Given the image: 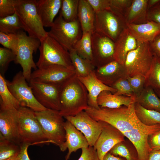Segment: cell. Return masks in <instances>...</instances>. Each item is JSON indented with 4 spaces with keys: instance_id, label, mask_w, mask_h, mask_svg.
Here are the masks:
<instances>
[{
    "instance_id": "obj_51",
    "label": "cell",
    "mask_w": 160,
    "mask_h": 160,
    "mask_svg": "<svg viewBox=\"0 0 160 160\" xmlns=\"http://www.w3.org/2000/svg\"><path fill=\"white\" fill-rule=\"evenodd\" d=\"M160 1V0H148V9L156 5Z\"/></svg>"
},
{
    "instance_id": "obj_53",
    "label": "cell",
    "mask_w": 160,
    "mask_h": 160,
    "mask_svg": "<svg viewBox=\"0 0 160 160\" xmlns=\"http://www.w3.org/2000/svg\"><path fill=\"white\" fill-rule=\"evenodd\" d=\"M157 92L159 96L160 97V89H157Z\"/></svg>"
},
{
    "instance_id": "obj_40",
    "label": "cell",
    "mask_w": 160,
    "mask_h": 160,
    "mask_svg": "<svg viewBox=\"0 0 160 160\" xmlns=\"http://www.w3.org/2000/svg\"><path fill=\"white\" fill-rule=\"evenodd\" d=\"M126 77L131 86L134 95L137 97L143 89V87L146 81V79L140 75H137L133 77L126 76Z\"/></svg>"
},
{
    "instance_id": "obj_11",
    "label": "cell",
    "mask_w": 160,
    "mask_h": 160,
    "mask_svg": "<svg viewBox=\"0 0 160 160\" xmlns=\"http://www.w3.org/2000/svg\"><path fill=\"white\" fill-rule=\"evenodd\" d=\"M26 81L21 71L17 73L11 81L6 80L9 89L20 106L28 108L35 112L47 109L36 100Z\"/></svg>"
},
{
    "instance_id": "obj_4",
    "label": "cell",
    "mask_w": 160,
    "mask_h": 160,
    "mask_svg": "<svg viewBox=\"0 0 160 160\" xmlns=\"http://www.w3.org/2000/svg\"><path fill=\"white\" fill-rule=\"evenodd\" d=\"M17 111L20 145L26 144L40 145L49 143L35 111L28 108L21 106Z\"/></svg>"
},
{
    "instance_id": "obj_27",
    "label": "cell",
    "mask_w": 160,
    "mask_h": 160,
    "mask_svg": "<svg viewBox=\"0 0 160 160\" xmlns=\"http://www.w3.org/2000/svg\"><path fill=\"white\" fill-rule=\"evenodd\" d=\"M136 102L146 109L160 112V99L151 87L148 86L143 89L136 97Z\"/></svg>"
},
{
    "instance_id": "obj_18",
    "label": "cell",
    "mask_w": 160,
    "mask_h": 160,
    "mask_svg": "<svg viewBox=\"0 0 160 160\" xmlns=\"http://www.w3.org/2000/svg\"><path fill=\"white\" fill-rule=\"evenodd\" d=\"M66 132L65 141L59 147L64 152L68 149L65 160H68L71 153L78 150L89 146L88 141L83 134L77 129L70 121L66 120L64 123Z\"/></svg>"
},
{
    "instance_id": "obj_12",
    "label": "cell",
    "mask_w": 160,
    "mask_h": 160,
    "mask_svg": "<svg viewBox=\"0 0 160 160\" xmlns=\"http://www.w3.org/2000/svg\"><path fill=\"white\" fill-rule=\"evenodd\" d=\"M64 117L83 134L89 146H94L102 132L103 122L96 120L85 111L74 116Z\"/></svg>"
},
{
    "instance_id": "obj_17",
    "label": "cell",
    "mask_w": 160,
    "mask_h": 160,
    "mask_svg": "<svg viewBox=\"0 0 160 160\" xmlns=\"http://www.w3.org/2000/svg\"><path fill=\"white\" fill-rule=\"evenodd\" d=\"M17 110L0 109V133L6 139L20 146Z\"/></svg>"
},
{
    "instance_id": "obj_26",
    "label": "cell",
    "mask_w": 160,
    "mask_h": 160,
    "mask_svg": "<svg viewBox=\"0 0 160 160\" xmlns=\"http://www.w3.org/2000/svg\"><path fill=\"white\" fill-rule=\"evenodd\" d=\"M95 13L87 0H79L78 18L83 33L95 31Z\"/></svg>"
},
{
    "instance_id": "obj_28",
    "label": "cell",
    "mask_w": 160,
    "mask_h": 160,
    "mask_svg": "<svg viewBox=\"0 0 160 160\" xmlns=\"http://www.w3.org/2000/svg\"><path fill=\"white\" fill-rule=\"evenodd\" d=\"M69 52L71 62L78 77L86 76L95 71L96 68L92 61L80 57L73 49Z\"/></svg>"
},
{
    "instance_id": "obj_39",
    "label": "cell",
    "mask_w": 160,
    "mask_h": 160,
    "mask_svg": "<svg viewBox=\"0 0 160 160\" xmlns=\"http://www.w3.org/2000/svg\"><path fill=\"white\" fill-rule=\"evenodd\" d=\"M111 87L116 90L115 93L117 95H126L129 96L134 95L132 89L126 76L119 79Z\"/></svg>"
},
{
    "instance_id": "obj_1",
    "label": "cell",
    "mask_w": 160,
    "mask_h": 160,
    "mask_svg": "<svg viewBox=\"0 0 160 160\" xmlns=\"http://www.w3.org/2000/svg\"><path fill=\"white\" fill-rule=\"evenodd\" d=\"M136 97L128 107L116 108L89 107L85 111L98 121L107 123L116 128L127 138L135 148L139 160H147L152 150L148 143L149 136L160 131V124L147 126L137 117L135 106Z\"/></svg>"
},
{
    "instance_id": "obj_35",
    "label": "cell",
    "mask_w": 160,
    "mask_h": 160,
    "mask_svg": "<svg viewBox=\"0 0 160 160\" xmlns=\"http://www.w3.org/2000/svg\"><path fill=\"white\" fill-rule=\"evenodd\" d=\"M122 142L115 145L109 152L114 156L122 157L126 160H139L137 153L132 151Z\"/></svg>"
},
{
    "instance_id": "obj_38",
    "label": "cell",
    "mask_w": 160,
    "mask_h": 160,
    "mask_svg": "<svg viewBox=\"0 0 160 160\" xmlns=\"http://www.w3.org/2000/svg\"><path fill=\"white\" fill-rule=\"evenodd\" d=\"M18 42L17 33L6 34L0 32V43L4 47L11 50L15 55Z\"/></svg>"
},
{
    "instance_id": "obj_3",
    "label": "cell",
    "mask_w": 160,
    "mask_h": 160,
    "mask_svg": "<svg viewBox=\"0 0 160 160\" xmlns=\"http://www.w3.org/2000/svg\"><path fill=\"white\" fill-rule=\"evenodd\" d=\"M14 5L23 29L29 36L42 41L48 32L45 30L38 14L37 0H14Z\"/></svg>"
},
{
    "instance_id": "obj_25",
    "label": "cell",
    "mask_w": 160,
    "mask_h": 160,
    "mask_svg": "<svg viewBox=\"0 0 160 160\" xmlns=\"http://www.w3.org/2000/svg\"><path fill=\"white\" fill-rule=\"evenodd\" d=\"M112 93L110 91H104L100 94L97 102L100 107L113 109L120 108L123 105L128 107L136 97L134 95L125 96Z\"/></svg>"
},
{
    "instance_id": "obj_7",
    "label": "cell",
    "mask_w": 160,
    "mask_h": 160,
    "mask_svg": "<svg viewBox=\"0 0 160 160\" xmlns=\"http://www.w3.org/2000/svg\"><path fill=\"white\" fill-rule=\"evenodd\" d=\"M35 113L49 143L60 147L65 141L66 132L63 117L59 111L47 109L42 111H35Z\"/></svg>"
},
{
    "instance_id": "obj_41",
    "label": "cell",
    "mask_w": 160,
    "mask_h": 160,
    "mask_svg": "<svg viewBox=\"0 0 160 160\" xmlns=\"http://www.w3.org/2000/svg\"><path fill=\"white\" fill-rule=\"evenodd\" d=\"M15 12L14 0H0V17L11 15Z\"/></svg>"
},
{
    "instance_id": "obj_49",
    "label": "cell",
    "mask_w": 160,
    "mask_h": 160,
    "mask_svg": "<svg viewBox=\"0 0 160 160\" xmlns=\"http://www.w3.org/2000/svg\"><path fill=\"white\" fill-rule=\"evenodd\" d=\"M147 160H160V150H152L148 154Z\"/></svg>"
},
{
    "instance_id": "obj_23",
    "label": "cell",
    "mask_w": 160,
    "mask_h": 160,
    "mask_svg": "<svg viewBox=\"0 0 160 160\" xmlns=\"http://www.w3.org/2000/svg\"><path fill=\"white\" fill-rule=\"evenodd\" d=\"M122 71H125L124 65L114 60L102 66L96 68L95 73L97 78L105 85L111 87L122 78Z\"/></svg>"
},
{
    "instance_id": "obj_16",
    "label": "cell",
    "mask_w": 160,
    "mask_h": 160,
    "mask_svg": "<svg viewBox=\"0 0 160 160\" xmlns=\"http://www.w3.org/2000/svg\"><path fill=\"white\" fill-rule=\"evenodd\" d=\"M124 137L116 128L103 122L102 132L93 146L100 159L102 160L115 145L124 141Z\"/></svg>"
},
{
    "instance_id": "obj_14",
    "label": "cell",
    "mask_w": 160,
    "mask_h": 160,
    "mask_svg": "<svg viewBox=\"0 0 160 160\" xmlns=\"http://www.w3.org/2000/svg\"><path fill=\"white\" fill-rule=\"evenodd\" d=\"M91 40L92 63L96 68L114 60V41L95 31L92 33Z\"/></svg>"
},
{
    "instance_id": "obj_6",
    "label": "cell",
    "mask_w": 160,
    "mask_h": 160,
    "mask_svg": "<svg viewBox=\"0 0 160 160\" xmlns=\"http://www.w3.org/2000/svg\"><path fill=\"white\" fill-rule=\"evenodd\" d=\"M39 49L40 55L36 63L38 68L53 65L74 68L69 52L48 34L41 42Z\"/></svg>"
},
{
    "instance_id": "obj_37",
    "label": "cell",
    "mask_w": 160,
    "mask_h": 160,
    "mask_svg": "<svg viewBox=\"0 0 160 160\" xmlns=\"http://www.w3.org/2000/svg\"><path fill=\"white\" fill-rule=\"evenodd\" d=\"M16 55L11 50L5 47H0V74L4 77L10 63L14 62Z\"/></svg>"
},
{
    "instance_id": "obj_36",
    "label": "cell",
    "mask_w": 160,
    "mask_h": 160,
    "mask_svg": "<svg viewBox=\"0 0 160 160\" xmlns=\"http://www.w3.org/2000/svg\"><path fill=\"white\" fill-rule=\"evenodd\" d=\"M146 82L147 86L160 89V59L155 55L152 70Z\"/></svg>"
},
{
    "instance_id": "obj_33",
    "label": "cell",
    "mask_w": 160,
    "mask_h": 160,
    "mask_svg": "<svg viewBox=\"0 0 160 160\" xmlns=\"http://www.w3.org/2000/svg\"><path fill=\"white\" fill-rule=\"evenodd\" d=\"M79 0H62L59 15L66 22H71L78 19Z\"/></svg>"
},
{
    "instance_id": "obj_29",
    "label": "cell",
    "mask_w": 160,
    "mask_h": 160,
    "mask_svg": "<svg viewBox=\"0 0 160 160\" xmlns=\"http://www.w3.org/2000/svg\"><path fill=\"white\" fill-rule=\"evenodd\" d=\"M0 109L18 110L20 104L8 87L6 80L0 74Z\"/></svg>"
},
{
    "instance_id": "obj_9",
    "label": "cell",
    "mask_w": 160,
    "mask_h": 160,
    "mask_svg": "<svg viewBox=\"0 0 160 160\" xmlns=\"http://www.w3.org/2000/svg\"><path fill=\"white\" fill-rule=\"evenodd\" d=\"M18 42L15 63L19 64L23 69V74L29 82L31 70L38 69L33 59V54L36 52L40 47L41 42L38 39L28 36L25 32L20 31L17 33Z\"/></svg>"
},
{
    "instance_id": "obj_50",
    "label": "cell",
    "mask_w": 160,
    "mask_h": 160,
    "mask_svg": "<svg viewBox=\"0 0 160 160\" xmlns=\"http://www.w3.org/2000/svg\"><path fill=\"white\" fill-rule=\"evenodd\" d=\"M102 160H126L124 158L114 156L109 152L107 153L103 157Z\"/></svg>"
},
{
    "instance_id": "obj_45",
    "label": "cell",
    "mask_w": 160,
    "mask_h": 160,
    "mask_svg": "<svg viewBox=\"0 0 160 160\" xmlns=\"http://www.w3.org/2000/svg\"><path fill=\"white\" fill-rule=\"evenodd\" d=\"M147 18L148 21H153L160 24V1L148 9Z\"/></svg>"
},
{
    "instance_id": "obj_21",
    "label": "cell",
    "mask_w": 160,
    "mask_h": 160,
    "mask_svg": "<svg viewBox=\"0 0 160 160\" xmlns=\"http://www.w3.org/2000/svg\"><path fill=\"white\" fill-rule=\"evenodd\" d=\"M127 26L131 34L140 42H151L160 33V24L153 21L140 24H127Z\"/></svg>"
},
{
    "instance_id": "obj_5",
    "label": "cell",
    "mask_w": 160,
    "mask_h": 160,
    "mask_svg": "<svg viewBox=\"0 0 160 160\" xmlns=\"http://www.w3.org/2000/svg\"><path fill=\"white\" fill-rule=\"evenodd\" d=\"M137 48L127 54L124 64L126 76L140 75L148 78L152 70L155 55L149 42L137 41Z\"/></svg>"
},
{
    "instance_id": "obj_19",
    "label": "cell",
    "mask_w": 160,
    "mask_h": 160,
    "mask_svg": "<svg viewBox=\"0 0 160 160\" xmlns=\"http://www.w3.org/2000/svg\"><path fill=\"white\" fill-rule=\"evenodd\" d=\"M86 87L88 92V103L89 107L98 109L100 107L97 102V97L104 91L114 93L117 91L111 87L107 85L100 80L96 76L95 71L84 77H78Z\"/></svg>"
},
{
    "instance_id": "obj_30",
    "label": "cell",
    "mask_w": 160,
    "mask_h": 160,
    "mask_svg": "<svg viewBox=\"0 0 160 160\" xmlns=\"http://www.w3.org/2000/svg\"><path fill=\"white\" fill-rule=\"evenodd\" d=\"M135 108L138 118L145 125L151 126L160 124V112L146 109L136 102Z\"/></svg>"
},
{
    "instance_id": "obj_43",
    "label": "cell",
    "mask_w": 160,
    "mask_h": 160,
    "mask_svg": "<svg viewBox=\"0 0 160 160\" xmlns=\"http://www.w3.org/2000/svg\"><path fill=\"white\" fill-rule=\"evenodd\" d=\"M95 13L111 8L110 0H87Z\"/></svg>"
},
{
    "instance_id": "obj_20",
    "label": "cell",
    "mask_w": 160,
    "mask_h": 160,
    "mask_svg": "<svg viewBox=\"0 0 160 160\" xmlns=\"http://www.w3.org/2000/svg\"><path fill=\"white\" fill-rule=\"evenodd\" d=\"M137 41L127 28L125 29L115 42L114 59L121 65H124L127 55L136 49Z\"/></svg>"
},
{
    "instance_id": "obj_10",
    "label": "cell",
    "mask_w": 160,
    "mask_h": 160,
    "mask_svg": "<svg viewBox=\"0 0 160 160\" xmlns=\"http://www.w3.org/2000/svg\"><path fill=\"white\" fill-rule=\"evenodd\" d=\"M48 34L68 52L73 49L83 33L78 19L67 22L60 15L54 20Z\"/></svg>"
},
{
    "instance_id": "obj_24",
    "label": "cell",
    "mask_w": 160,
    "mask_h": 160,
    "mask_svg": "<svg viewBox=\"0 0 160 160\" xmlns=\"http://www.w3.org/2000/svg\"><path fill=\"white\" fill-rule=\"evenodd\" d=\"M148 0H133L124 15L127 24H140L147 22Z\"/></svg>"
},
{
    "instance_id": "obj_48",
    "label": "cell",
    "mask_w": 160,
    "mask_h": 160,
    "mask_svg": "<svg viewBox=\"0 0 160 160\" xmlns=\"http://www.w3.org/2000/svg\"><path fill=\"white\" fill-rule=\"evenodd\" d=\"M30 145L28 144L20 145V149L18 155V160H30L28 153V148Z\"/></svg>"
},
{
    "instance_id": "obj_44",
    "label": "cell",
    "mask_w": 160,
    "mask_h": 160,
    "mask_svg": "<svg viewBox=\"0 0 160 160\" xmlns=\"http://www.w3.org/2000/svg\"><path fill=\"white\" fill-rule=\"evenodd\" d=\"M81 155L78 160H100L93 147L89 146L81 149Z\"/></svg>"
},
{
    "instance_id": "obj_52",
    "label": "cell",
    "mask_w": 160,
    "mask_h": 160,
    "mask_svg": "<svg viewBox=\"0 0 160 160\" xmlns=\"http://www.w3.org/2000/svg\"><path fill=\"white\" fill-rule=\"evenodd\" d=\"M16 155L8 159L3 160H18V155Z\"/></svg>"
},
{
    "instance_id": "obj_8",
    "label": "cell",
    "mask_w": 160,
    "mask_h": 160,
    "mask_svg": "<svg viewBox=\"0 0 160 160\" xmlns=\"http://www.w3.org/2000/svg\"><path fill=\"white\" fill-rule=\"evenodd\" d=\"M127 28L124 16L111 7L95 13L94 31L108 37L114 42Z\"/></svg>"
},
{
    "instance_id": "obj_2",
    "label": "cell",
    "mask_w": 160,
    "mask_h": 160,
    "mask_svg": "<svg viewBox=\"0 0 160 160\" xmlns=\"http://www.w3.org/2000/svg\"><path fill=\"white\" fill-rule=\"evenodd\" d=\"M88 92L76 74L60 87V114L74 116L88 107Z\"/></svg>"
},
{
    "instance_id": "obj_46",
    "label": "cell",
    "mask_w": 160,
    "mask_h": 160,
    "mask_svg": "<svg viewBox=\"0 0 160 160\" xmlns=\"http://www.w3.org/2000/svg\"><path fill=\"white\" fill-rule=\"evenodd\" d=\"M148 140L152 150H160V131L149 136Z\"/></svg>"
},
{
    "instance_id": "obj_32",
    "label": "cell",
    "mask_w": 160,
    "mask_h": 160,
    "mask_svg": "<svg viewBox=\"0 0 160 160\" xmlns=\"http://www.w3.org/2000/svg\"><path fill=\"white\" fill-rule=\"evenodd\" d=\"M23 29L19 18L15 13L11 15L0 17V32L6 34L17 33Z\"/></svg>"
},
{
    "instance_id": "obj_22",
    "label": "cell",
    "mask_w": 160,
    "mask_h": 160,
    "mask_svg": "<svg viewBox=\"0 0 160 160\" xmlns=\"http://www.w3.org/2000/svg\"><path fill=\"white\" fill-rule=\"evenodd\" d=\"M62 4V0H37L38 12L44 27L52 26Z\"/></svg>"
},
{
    "instance_id": "obj_13",
    "label": "cell",
    "mask_w": 160,
    "mask_h": 160,
    "mask_svg": "<svg viewBox=\"0 0 160 160\" xmlns=\"http://www.w3.org/2000/svg\"><path fill=\"white\" fill-rule=\"evenodd\" d=\"M76 74L74 68L53 65L35 70L30 80L60 86Z\"/></svg>"
},
{
    "instance_id": "obj_34",
    "label": "cell",
    "mask_w": 160,
    "mask_h": 160,
    "mask_svg": "<svg viewBox=\"0 0 160 160\" xmlns=\"http://www.w3.org/2000/svg\"><path fill=\"white\" fill-rule=\"evenodd\" d=\"M20 146L5 139L0 133V160H3L18 154Z\"/></svg>"
},
{
    "instance_id": "obj_15",
    "label": "cell",
    "mask_w": 160,
    "mask_h": 160,
    "mask_svg": "<svg viewBox=\"0 0 160 160\" xmlns=\"http://www.w3.org/2000/svg\"><path fill=\"white\" fill-rule=\"evenodd\" d=\"M29 85L38 101L47 109L60 111V86L30 80Z\"/></svg>"
},
{
    "instance_id": "obj_31",
    "label": "cell",
    "mask_w": 160,
    "mask_h": 160,
    "mask_svg": "<svg viewBox=\"0 0 160 160\" xmlns=\"http://www.w3.org/2000/svg\"><path fill=\"white\" fill-rule=\"evenodd\" d=\"M92 33L90 32L83 33L82 37L75 44L73 49L80 57L92 62Z\"/></svg>"
},
{
    "instance_id": "obj_47",
    "label": "cell",
    "mask_w": 160,
    "mask_h": 160,
    "mask_svg": "<svg viewBox=\"0 0 160 160\" xmlns=\"http://www.w3.org/2000/svg\"><path fill=\"white\" fill-rule=\"evenodd\" d=\"M149 44L154 55L160 59V33L149 42Z\"/></svg>"
},
{
    "instance_id": "obj_42",
    "label": "cell",
    "mask_w": 160,
    "mask_h": 160,
    "mask_svg": "<svg viewBox=\"0 0 160 160\" xmlns=\"http://www.w3.org/2000/svg\"><path fill=\"white\" fill-rule=\"evenodd\" d=\"M132 1L133 0H110V7L124 16Z\"/></svg>"
}]
</instances>
